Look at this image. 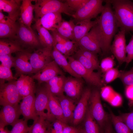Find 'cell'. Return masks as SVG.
<instances>
[{
    "mask_svg": "<svg viewBox=\"0 0 133 133\" xmlns=\"http://www.w3.org/2000/svg\"><path fill=\"white\" fill-rule=\"evenodd\" d=\"M104 1L105 4L103 9L97 19L100 36V48L105 54L110 51L112 40L118 27L111 4L108 0Z\"/></svg>",
    "mask_w": 133,
    "mask_h": 133,
    "instance_id": "6da1fadb",
    "label": "cell"
},
{
    "mask_svg": "<svg viewBox=\"0 0 133 133\" xmlns=\"http://www.w3.org/2000/svg\"><path fill=\"white\" fill-rule=\"evenodd\" d=\"M114 9L118 28L126 33H133V2L128 0H108Z\"/></svg>",
    "mask_w": 133,
    "mask_h": 133,
    "instance_id": "7a4b0ae2",
    "label": "cell"
},
{
    "mask_svg": "<svg viewBox=\"0 0 133 133\" xmlns=\"http://www.w3.org/2000/svg\"><path fill=\"white\" fill-rule=\"evenodd\" d=\"M34 20H36L44 15L50 13H63L72 17L75 12L67 3L57 0H35Z\"/></svg>",
    "mask_w": 133,
    "mask_h": 133,
    "instance_id": "3957f363",
    "label": "cell"
},
{
    "mask_svg": "<svg viewBox=\"0 0 133 133\" xmlns=\"http://www.w3.org/2000/svg\"><path fill=\"white\" fill-rule=\"evenodd\" d=\"M19 22V27L15 39L25 50L31 52L32 50L42 47L38 36L33 30Z\"/></svg>",
    "mask_w": 133,
    "mask_h": 133,
    "instance_id": "277c9868",
    "label": "cell"
},
{
    "mask_svg": "<svg viewBox=\"0 0 133 133\" xmlns=\"http://www.w3.org/2000/svg\"><path fill=\"white\" fill-rule=\"evenodd\" d=\"M67 58L73 70L87 83L98 87L103 85V83L100 72H95L86 68L72 56H68Z\"/></svg>",
    "mask_w": 133,
    "mask_h": 133,
    "instance_id": "5b68a950",
    "label": "cell"
},
{
    "mask_svg": "<svg viewBox=\"0 0 133 133\" xmlns=\"http://www.w3.org/2000/svg\"><path fill=\"white\" fill-rule=\"evenodd\" d=\"M16 81L5 83L4 80L0 79V104L2 106L18 104L22 99L16 86Z\"/></svg>",
    "mask_w": 133,
    "mask_h": 133,
    "instance_id": "8992f818",
    "label": "cell"
},
{
    "mask_svg": "<svg viewBox=\"0 0 133 133\" xmlns=\"http://www.w3.org/2000/svg\"><path fill=\"white\" fill-rule=\"evenodd\" d=\"M103 1L102 0H88L83 6L75 12L72 17L77 22L96 18L102 11Z\"/></svg>",
    "mask_w": 133,
    "mask_h": 133,
    "instance_id": "52a82bcc",
    "label": "cell"
},
{
    "mask_svg": "<svg viewBox=\"0 0 133 133\" xmlns=\"http://www.w3.org/2000/svg\"><path fill=\"white\" fill-rule=\"evenodd\" d=\"M100 93L97 90L91 91L89 101L88 109L95 120L101 127L107 121L108 117L102 107Z\"/></svg>",
    "mask_w": 133,
    "mask_h": 133,
    "instance_id": "ba28073f",
    "label": "cell"
},
{
    "mask_svg": "<svg viewBox=\"0 0 133 133\" xmlns=\"http://www.w3.org/2000/svg\"><path fill=\"white\" fill-rule=\"evenodd\" d=\"M100 36L97 23L77 43L80 48L89 50L97 54L101 53Z\"/></svg>",
    "mask_w": 133,
    "mask_h": 133,
    "instance_id": "9c48e42d",
    "label": "cell"
},
{
    "mask_svg": "<svg viewBox=\"0 0 133 133\" xmlns=\"http://www.w3.org/2000/svg\"><path fill=\"white\" fill-rule=\"evenodd\" d=\"M35 106L36 111L39 116L47 118L53 116L49 107V95L48 90L45 86L41 84L36 85L35 92Z\"/></svg>",
    "mask_w": 133,
    "mask_h": 133,
    "instance_id": "30bf717a",
    "label": "cell"
},
{
    "mask_svg": "<svg viewBox=\"0 0 133 133\" xmlns=\"http://www.w3.org/2000/svg\"><path fill=\"white\" fill-rule=\"evenodd\" d=\"M52 48L42 47L30 53L29 60L35 74L51 61Z\"/></svg>",
    "mask_w": 133,
    "mask_h": 133,
    "instance_id": "8fae6325",
    "label": "cell"
},
{
    "mask_svg": "<svg viewBox=\"0 0 133 133\" xmlns=\"http://www.w3.org/2000/svg\"><path fill=\"white\" fill-rule=\"evenodd\" d=\"M27 51L16 53L14 67L16 73L14 77L17 78L22 75H28L34 73L29 60L30 53Z\"/></svg>",
    "mask_w": 133,
    "mask_h": 133,
    "instance_id": "7c38bea8",
    "label": "cell"
},
{
    "mask_svg": "<svg viewBox=\"0 0 133 133\" xmlns=\"http://www.w3.org/2000/svg\"><path fill=\"white\" fill-rule=\"evenodd\" d=\"M126 33L124 30H120L114 37V39L110 48V50L120 65L125 62L126 51Z\"/></svg>",
    "mask_w": 133,
    "mask_h": 133,
    "instance_id": "4fadbf2b",
    "label": "cell"
},
{
    "mask_svg": "<svg viewBox=\"0 0 133 133\" xmlns=\"http://www.w3.org/2000/svg\"><path fill=\"white\" fill-rule=\"evenodd\" d=\"M91 92V90L88 88L83 91L74 111L72 122L74 125H78L84 118L88 108L89 101Z\"/></svg>",
    "mask_w": 133,
    "mask_h": 133,
    "instance_id": "5bb4252c",
    "label": "cell"
},
{
    "mask_svg": "<svg viewBox=\"0 0 133 133\" xmlns=\"http://www.w3.org/2000/svg\"><path fill=\"white\" fill-rule=\"evenodd\" d=\"M21 115L19 104L2 106L0 112V127L5 128L8 125L12 126Z\"/></svg>",
    "mask_w": 133,
    "mask_h": 133,
    "instance_id": "9a60e30c",
    "label": "cell"
},
{
    "mask_svg": "<svg viewBox=\"0 0 133 133\" xmlns=\"http://www.w3.org/2000/svg\"><path fill=\"white\" fill-rule=\"evenodd\" d=\"M61 75L63 74L59 66L53 60L31 77L37 81L38 84H41L56 76Z\"/></svg>",
    "mask_w": 133,
    "mask_h": 133,
    "instance_id": "2e32d148",
    "label": "cell"
},
{
    "mask_svg": "<svg viewBox=\"0 0 133 133\" xmlns=\"http://www.w3.org/2000/svg\"><path fill=\"white\" fill-rule=\"evenodd\" d=\"M83 86L82 78L73 77H66L64 86V92L72 99H78L83 93Z\"/></svg>",
    "mask_w": 133,
    "mask_h": 133,
    "instance_id": "e0dca14e",
    "label": "cell"
},
{
    "mask_svg": "<svg viewBox=\"0 0 133 133\" xmlns=\"http://www.w3.org/2000/svg\"><path fill=\"white\" fill-rule=\"evenodd\" d=\"M35 93H33L23 98L19 104L20 111L23 118L28 120H35L39 116L35 108Z\"/></svg>",
    "mask_w": 133,
    "mask_h": 133,
    "instance_id": "ac0fdd59",
    "label": "cell"
},
{
    "mask_svg": "<svg viewBox=\"0 0 133 133\" xmlns=\"http://www.w3.org/2000/svg\"><path fill=\"white\" fill-rule=\"evenodd\" d=\"M34 80L29 75H22L16 80V86L22 98L35 93L36 85Z\"/></svg>",
    "mask_w": 133,
    "mask_h": 133,
    "instance_id": "d6986e66",
    "label": "cell"
},
{
    "mask_svg": "<svg viewBox=\"0 0 133 133\" xmlns=\"http://www.w3.org/2000/svg\"><path fill=\"white\" fill-rule=\"evenodd\" d=\"M19 24L8 16H5L0 21V37L1 39H15L18 29Z\"/></svg>",
    "mask_w": 133,
    "mask_h": 133,
    "instance_id": "ffe728a7",
    "label": "cell"
},
{
    "mask_svg": "<svg viewBox=\"0 0 133 133\" xmlns=\"http://www.w3.org/2000/svg\"><path fill=\"white\" fill-rule=\"evenodd\" d=\"M62 20L61 13L58 12L50 13L35 20L34 25L41 26L51 31L56 30L57 25Z\"/></svg>",
    "mask_w": 133,
    "mask_h": 133,
    "instance_id": "44dd1931",
    "label": "cell"
},
{
    "mask_svg": "<svg viewBox=\"0 0 133 133\" xmlns=\"http://www.w3.org/2000/svg\"><path fill=\"white\" fill-rule=\"evenodd\" d=\"M22 0H0V11L7 12L8 16L16 21L20 16Z\"/></svg>",
    "mask_w": 133,
    "mask_h": 133,
    "instance_id": "7402d4cb",
    "label": "cell"
},
{
    "mask_svg": "<svg viewBox=\"0 0 133 133\" xmlns=\"http://www.w3.org/2000/svg\"><path fill=\"white\" fill-rule=\"evenodd\" d=\"M33 0H22L20 9L19 21L28 28L32 29L31 25L34 18L33 12L34 5L32 3Z\"/></svg>",
    "mask_w": 133,
    "mask_h": 133,
    "instance_id": "603a6c76",
    "label": "cell"
},
{
    "mask_svg": "<svg viewBox=\"0 0 133 133\" xmlns=\"http://www.w3.org/2000/svg\"><path fill=\"white\" fill-rule=\"evenodd\" d=\"M56 97L60 104L66 123L68 122H72L73 112L76 106L73 100L64 94Z\"/></svg>",
    "mask_w": 133,
    "mask_h": 133,
    "instance_id": "cb8c5ba5",
    "label": "cell"
},
{
    "mask_svg": "<svg viewBox=\"0 0 133 133\" xmlns=\"http://www.w3.org/2000/svg\"><path fill=\"white\" fill-rule=\"evenodd\" d=\"M97 22L96 19L94 20H87L77 22L74 30V41L77 43L86 35Z\"/></svg>",
    "mask_w": 133,
    "mask_h": 133,
    "instance_id": "d4e9b609",
    "label": "cell"
},
{
    "mask_svg": "<svg viewBox=\"0 0 133 133\" xmlns=\"http://www.w3.org/2000/svg\"><path fill=\"white\" fill-rule=\"evenodd\" d=\"M51 56L59 67L62 68L65 71L72 77L82 78L72 69L67 57L59 51L54 47L53 48L51 51Z\"/></svg>",
    "mask_w": 133,
    "mask_h": 133,
    "instance_id": "484cf974",
    "label": "cell"
},
{
    "mask_svg": "<svg viewBox=\"0 0 133 133\" xmlns=\"http://www.w3.org/2000/svg\"><path fill=\"white\" fill-rule=\"evenodd\" d=\"M64 75L56 76L46 83L48 90L52 95L58 97L63 95V87L66 79Z\"/></svg>",
    "mask_w": 133,
    "mask_h": 133,
    "instance_id": "4316f807",
    "label": "cell"
},
{
    "mask_svg": "<svg viewBox=\"0 0 133 133\" xmlns=\"http://www.w3.org/2000/svg\"><path fill=\"white\" fill-rule=\"evenodd\" d=\"M25 51H28L24 49L15 40L10 39H0V55L10 54L14 53Z\"/></svg>",
    "mask_w": 133,
    "mask_h": 133,
    "instance_id": "83f0119b",
    "label": "cell"
},
{
    "mask_svg": "<svg viewBox=\"0 0 133 133\" xmlns=\"http://www.w3.org/2000/svg\"><path fill=\"white\" fill-rule=\"evenodd\" d=\"M100 94L105 100L113 106H119L122 104V100L121 96L111 87L106 86L102 87Z\"/></svg>",
    "mask_w": 133,
    "mask_h": 133,
    "instance_id": "f1b7e54d",
    "label": "cell"
},
{
    "mask_svg": "<svg viewBox=\"0 0 133 133\" xmlns=\"http://www.w3.org/2000/svg\"><path fill=\"white\" fill-rule=\"evenodd\" d=\"M37 31L40 43L42 47L53 48L55 45L54 38L49 30L40 26L34 25Z\"/></svg>",
    "mask_w": 133,
    "mask_h": 133,
    "instance_id": "f546056e",
    "label": "cell"
},
{
    "mask_svg": "<svg viewBox=\"0 0 133 133\" xmlns=\"http://www.w3.org/2000/svg\"><path fill=\"white\" fill-rule=\"evenodd\" d=\"M48 90L49 98V107L51 115L66 124L63 116L60 104L56 97Z\"/></svg>",
    "mask_w": 133,
    "mask_h": 133,
    "instance_id": "4dcf8cb0",
    "label": "cell"
},
{
    "mask_svg": "<svg viewBox=\"0 0 133 133\" xmlns=\"http://www.w3.org/2000/svg\"><path fill=\"white\" fill-rule=\"evenodd\" d=\"M75 25L73 21L63 20L57 25L56 30L64 38L74 41V30Z\"/></svg>",
    "mask_w": 133,
    "mask_h": 133,
    "instance_id": "1f68e13d",
    "label": "cell"
},
{
    "mask_svg": "<svg viewBox=\"0 0 133 133\" xmlns=\"http://www.w3.org/2000/svg\"><path fill=\"white\" fill-rule=\"evenodd\" d=\"M48 123L47 118L39 116L34 121L33 124L30 127L28 133H48Z\"/></svg>",
    "mask_w": 133,
    "mask_h": 133,
    "instance_id": "d6a6232c",
    "label": "cell"
},
{
    "mask_svg": "<svg viewBox=\"0 0 133 133\" xmlns=\"http://www.w3.org/2000/svg\"><path fill=\"white\" fill-rule=\"evenodd\" d=\"M84 118V131L86 133H100L98 126L88 108Z\"/></svg>",
    "mask_w": 133,
    "mask_h": 133,
    "instance_id": "836d02e7",
    "label": "cell"
},
{
    "mask_svg": "<svg viewBox=\"0 0 133 133\" xmlns=\"http://www.w3.org/2000/svg\"><path fill=\"white\" fill-rule=\"evenodd\" d=\"M111 120L116 133H132L127 125L118 116L110 112Z\"/></svg>",
    "mask_w": 133,
    "mask_h": 133,
    "instance_id": "e575fe53",
    "label": "cell"
},
{
    "mask_svg": "<svg viewBox=\"0 0 133 133\" xmlns=\"http://www.w3.org/2000/svg\"><path fill=\"white\" fill-rule=\"evenodd\" d=\"M47 119L48 123V133H63L64 128L66 123L55 117Z\"/></svg>",
    "mask_w": 133,
    "mask_h": 133,
    "instance_id": "d590c367",
    "label": "cell"
},
{
    "mask_svg": "<svg viewBox=\"0 0 133 133\" xmlns=\"http://www.w3.org/2000/svg\"><path fill=\"white\" fill-rule=\"evenodd\" d=\"M73 57L84 67L90 70L94 71L100 68V66L96 65L88 59L83 55L78 50L74 54Z\"/></svg>",
    "mask_w": 133,
    "mask_h": 133,
    "instance_id": "8d00e7d4",
    "label": "cell"
},
{
    "mask_svg": "<svg viewBox=\"0 0 133 133\" xmlns=\"http://www.w3.org/2000/svg\"><path fill=\"white\" fill-rule=\"evenodd\" d=\"M27 121L23 118L18 119L12 125L11 133H28L30 127L28 125Z\"/></svg>",
    "mask_w": 133,
    "mask_h": 133,
    "instance_id": "74e56055",
    "label": "cell"
},
{
    "mask_svg": "<svg viewBox=\"0 0 133 133\" xmlns=\"http://www.w3.org/2000/svg\"><path fill=\"white\" fill-rule=\"evenodd\" d=\"M102 81L103 83H109L119 78L120 71L117 69L113 68L104 73Z\"/></svg>",
    "mask_w": 133,
    "mask_h": 133,
    "instance_id": "f35d334b",
    "label": "cell"
},
{
    "mask_svg": "<svg viewBox=\"0 0 133 133\" xmlns=\"http://www.w3.org/2000/svg\"><path fill=\"white\" fill-rule=\"evenodd\" d=\"M119 78L126 86L133 85V67L129 70L120 71Z\"/></svg>",
    "mask_w": 133,
    "mask_h": 133,
    "instance_id": "ab89813d",
    "label": "cell"
},
{
    "mask_svg": "<svg viewBox=\"0 0 133 133\" xmlns=\"http://www.w3.org/2000/svg\"><path fill=\"white\" fill-rule=\"evenodd\" d=\"M115 62L113 58L111 57H108L103 59L101 61L100 68L101 71L105 72L114 68Z\"/></svg>",
    "mask_w": 133,
    "mask_h": 133,
    "instance_id": "60d3db41",
    "label": "cell"
},
{
    "mask_svg": "<svg viewBox=\"0 0 133 133\" xmlns=\"http://www.w3.org/2000/svg\"><path fill=\"white\" fill-rule=\"evenodd\" d=\"M0 79L8 82L17 79L13 76L11 69L5 67L1 64L0 65Z\"/></svg>",
    "mask_w": 133,
    "mask_h": 133,
    "instance_id": "b9f144b4",
    "label": "cell"
},
{
    "mask_svg": "<svg viewBox=\"0 0 133 133\" xmlns=\"http://www.w3.org/2000/svg\"><path fill=\"white\" fill-rule=\"evenodd\" d=\"M88 0H66V2L71 9L76 12L83 6Z\"/></svg>",
    "mask_w": 133,
    "mask_h": 133,
    "instance_id": "7bdbcfd3",
    "label": "cell"
},
{
    "mask_svg": "<svg viewBox=\"0 0 133 133\" xmlns=\"http://www.w3.org/2000/svg\"><path fill=\"white\" fill-rule=\"evenodd\" d=\"M118 116L133 133V111L122 114Z\"/></svg>",
    "mask_w": 133,
    "mask_h": 133,
    "instance_id": "ee69618b",
    "label": "cell"
},
{
    "mask_svg": "<svg viewBox=\"0 0 133 133\" xmlns=\"http://www.w3.org/2000/svg\"><path fill=\"white\" fill-rule=\"evenodd\" d=\"M15 58L10 54L0 55V61L1 64L4 66L9 68L14 67Z\"/></svg>",
    "mask_w": 133,
    "mask_h": 133,
    "instance_id": "f6af8a7d",
    "label": "cell"
},
{
    "mask_svg": "<svg viewBox=\"0 0 133 133\" xmlns=\"http://www.w3.org/2000/svg\"><path fill=\"white\" fill-rule=\"evenodd\" d=\"M84 56L96 65L100 66L99 60L97 54L82 49L78 50Z\"/></svg>",
    "mask_w": 133,
    "mask_h": 133,
    "instance_id": "bcb514c9",
    "label": "cell"
},
{
    "mask_svg": "<svg viewBox=\"0 0 133 133\" xmlns=\"http://www.w3.org/2000/svg\"><path fill=\"white\" fill-rule=\"evenodd\" d=\"M126 55L125 62L127 66L133 60V34L126 47Z\"/></svg>",
    "mask_w": 133,
    "mask_h": 133,
    "instance_id": "7dc6e473",
    "label": "cell"
},
{
    "mask_svg": "<svg viewBox=\"0 0 133 133\" xmlns=\"http://www.w3.org/2000/svg\"><path fill=\"white\" fill-rule=\"evenodd\" d=\"M64 44L67 52L68 56H70L71 55L77 51V46H78L77 44L75 41L66 39Z\"/></svg>",
    "mask_w": 133,
    "mask_h": 133,
    "instance_id": "c3c4849f",
    "label": "cell"
},
{
    "mask_svg": "<svg viewBox=\"0 0 133 133\" xmlns=\"http://www.w3.org/2000/svg\"><path fill=\"white\" fill-rule=\"evenodd\" d=\"M125 94L129 100L130 105L132 106L133 105V85L126 86Z\"/></svg>",
    "mask_w": 133,
    "mask_h": 133,
    "instance_id": "681fc988",
    "label": "cell"
},
{
    "mask_svg": "<svg viewBox=\"0 0 133 133\" xmlns=\"http://www.w3.org/2000/svg\"><path fill=\"white\" fill-rule=\"evenodd\" d=\"M51 34L54 39L55 45L56 43H57L64 44L66 39L61 36L57 32L56 30L51 31Z\"/></svg>",
    "mask_w": 133,
    "mask_h": 133,
    "instance_id": "f907efd6",
    "label": "cell"
},
{
    "mask_svg": "<svg viewBox=\"0 0 133 133\" xmlns=\"http://www.w3.org/2000/svg\"><path fill=\"white\" fill-rule=\"evenodd\" d=\"M80 131L77 128L66 124L64 128L63 133H80Z\"/></svg>",
    "mask_w": 133,
    "mask_h": 133,
    "instance_id": "816d5d0a",
    "label": "cell"
},
{
    "mask_svg": "<svg viewBox=\"0 0 133 133\" xmlns=\"http://www.w3.org/2000/svg\"><path fill=\"white\" fill-rule=\"evenodd\" d=\"M60 52L65 56L67 58L68 57V54L64 44L57 43L54 46Z\"/></svg>",
    "mask_w": 133,
    "mask_h": 133,
    "instance_id": "f5cc1de1",
    "label": "cell"
},
{
    "mask_svg": "<svg viewBox=\"0 0 133 133\" xmlns=\"http://www.w3.org/2000/svg\"><path fill=\"white\" fill-rule=\"evenodd\" d=\"M7 128L0 127V133H7Z\"/></svg>",
    "mask_w": 133,
    "mask_h": 133,
    "instance_id": "db71d44e",
    "label": "cell"
},
{
    "mask_svg": "<svg viewBox=\"0 0 133 133\" xmlns=\"http://www.w3.org/2000/svg\"><path fill=\"white\" fill-rule=\"evenodd\" d=\"M110 128V126H108L106 129L105 133H111Z\"/></svg>",
    "mask_w": 133,
    "mask_h": 133,
    "instance_id": "11a10c76",
    "label": "cell"
},
{
    "mask_svg": "<svg viewBox=\"0 0 133 133\" xmlns=\"http://www.w3.org/2000/svg\"><path fill=\"white\" fill-rule=\"evenodd\" d=\"M80 133H86L84 130H81Z\"/></svg>",
    "mask_w": 133,
    "mask_h": 133,
    "instance_id": "9f6ffc18",
    "label": "cell"
},
{
    "mask_svg": "<svg viewBox=\"0 0 133 133\" xmlns=\"http://www.w3.org/2000/svg\"><path fill=\"white\" fill-rule=\"evenodd\" d=\"M7 133H11L10 131L8 130V129L7 128Z\"/></svg>",
    "mask_w": 133,
    "mask_h": 133,
    "instance_id": "6f0895ef",
    "label": "cell"
},
{
    "mask_svg": "<svg viewBox=\"0 0 133 133\" xmlns=\"http://www.w3.org/2000/svg\"></svg>",
    "mask_w": 133,
    "mask_h": 133,
    "instance_id": "680465c9",
    "label": "cell"
}]
</instances>
